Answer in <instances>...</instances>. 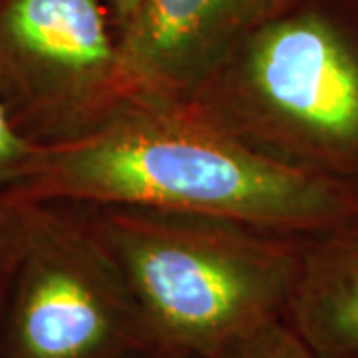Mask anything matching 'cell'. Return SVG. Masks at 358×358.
<instances>
[{
	"label": "cell",
	"mask_w": 358,
	"mask_h": 358,
	"mask_svg": "<svg viewBox=\"0 0 358 358\" xmlns=\"http://www.w3.org/2000/svg\"><path fill=\"white\" fill-rule=\"evenodd\" d=\"M8 197L229 219L310 239L358 219V185L259 154L181 102L138 98L98 134L42 150Z\"/></svg>",
	"instance_id": "1"
},
{
	"label": "cell",
	"mask_w": 358,
	"mask_h": 358,
	"mask_svg": "<svg viewBox=\"0 0 358 358\" xmlns=\"http://www.w3.org/2000/svg\"><path fill=\"white\" fill-rule=\"evenodd\" d=\"M181 103L275 162L358 185V4L289 0Z\"/></svg>",
	"instance_id": "2"
},
{
	"label": "cell",
	"mask_w": 358,
	"mask_h": 358,
	"mask_svg": "<svg viewBox=\"0 0 358 358\" xmlns=\"http://www.w3.org/2000/svg\"><path fill=\"white\" fill-rule=\"evenodd\" d=\"M84 207L166 352L215 358L285 319L305 239L195 213Z\"/></svg>",
	"instance_id": "3"
},
{
	"label": "cell",
	"mask_w": 358,
	"mask_h": 358,
	"mask_svg": "<svg viewBox=\"0 0 358 358\" xmlns=\"http://www.w3.org/2000/svg\"><path fill=\"white\" fill-rule=\"evenodd\" d=\"M26 203V241L6 303L0 358L166 355L88 209Z\"/></svg>",
	"instance_id": "4"
},
{
	"label": "cell",
	"mask_w": 358,
	"mask_h": 358,
	"mask_svg": "<svg viewBox=\"0 0 358 358\" xmlns=\"http://www.w3.org/2000/svg\"><path fill=\"white\" fill-rule=\"evenodd\" d=\"M138 98L103 0H0V103L28 143L86 140Z\"/></svg>",
	"instance_id": "5"
},
{
	"label": "cell",
	"mask_w": 358,
	"mask_h": 358,
	"mask_svg": "<svg viewBox=\"0 0 358 358\" xmlns=\"http://www.w3.org/2000/svg\"><path fill=\"white\" fill-rule=\"evenodd\" d=\"M289 0H143L120 38L140 98L185 102L231 50Z\"/></svg>",
	"instance_id": "6"
},
{
	"label": "cell",
	"mask_w": 358,
	"mask_h": 358,
	"mask_svg": "<svg viewBox=\"0 0 358 358\" xmlns=\"http://www.w3.org/2000/svg\"><path fill=\"white\" fill-rule=\"evenodd\" d=\"M285 320L319 358H358V219L305 239Z\"/></svg>",
	"instance_id": "7"
},
{
	"label": "cell",
	"mask_w": 358,
	"mask_h": 358,
	"mask_svg": "<svg viewBox=\"0 0 358 358\" xmlns=\"http://www.w3.org/2000/svg\"><path fill=\"white\" fill-rule=\"evenodd\" d=\"M28 227V203L0 195V336L14 273L22 255Z\"/></svg>",
	"instance_id": "8"
},
{
	"label": "cell",
	"mask_w": 358,
	"mask_h": 358,
	"mask_svg": "<svg viewBox=\"0 0 358 358\" xmlns=\"http://www.w3.org/2000/svg\"><path fill=\"white\" fill-rule=\"evenodd\" d=\"M215 358H319L285 319L273 320Z\"/></svg>",
	"instance_id": "9"
},
{
	"label": "cell",
	"mask_w": 358,
	"mask_h": 358,
	"mask_svg": "<svg viewBox=\"0 0 358 358\" xmlns=\"http://www.w3.org/2000/svg\"><path fill=\"white\" fill-rule=\"evenodd\" d=\"M40 152L18 136L0 103V195H8L28 176Z\"/></svg>",
	"instance_id": "10"
},
{
	"label": "cell",
	"mask_w": 358,
	"mask_h": 358,
	"mask_svg": "<svg viewBox=\"0 0 358 358\" xmlns=\"http://www.w3.org/2000/svg\"><path fill=\"white\" fill-rule=\"evenodd\" d=\"M103 2H106L110 16L114 20L115 30H117V34L122 38L126 34V30L131 26V22H134V18L140 13L143 0H103Z\"/></svg>",
	"instance_id": "11"
},
{
	"label": "cell",
	"mask_w": 358,
	"mask_h": 358,
	"mask_svg": "<svg viewBox=\"0 0 358 358\" xmlns=\"http://www.w3.org/2000/svg\"><path fill=\"white\" fill-rule=\"evenodd\" d=\"M154 358H193V357H183V355H171V352H166V355H157Z\"/></svg>",
	"instance_id": "12"
},
{
	"label": "cell",
	"mask_w": 358,
	"mask_h": 358,
	"mask_svg": "<svg viewBox=\"0 0 358 358\" xmlns=\"http://www.w3.org/2000/svg\"><path fill=\"white\" fill-rule=\"evenodd\" d=\"M352 2H357V4H358V0H352Z\"/></svg>",
	"instance_id": "13"
}]
</instances>
